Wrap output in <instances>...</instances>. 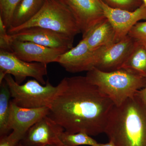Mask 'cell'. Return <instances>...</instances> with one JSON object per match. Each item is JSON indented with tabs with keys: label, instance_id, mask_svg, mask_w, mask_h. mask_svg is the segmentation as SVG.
I'll return each instance as SVG.
<instances>
[{
	"label": "cell",
	"instance_id": "44dd1931",
	"mask_svg": "<svg viewBox=\"0 0 146 146\" xmlns=\"http://www.w3.org/2000/svg\"><path fill=\"white\" fill-rule=\"evenodd\" d=\"M111 8L133 11L143 3L142 0H101Z\"/></svg>",
	"mask_w": 146,
	"mask_h": 146
},
{
	"label": "cell",
	"instance_id": "8fae6325",
	"mask_svg": "<svg viewBox=\"0 0 146 146\" xmlns=\"http://www.w3.org/2000/svg\"><path fill=\"white\" fill-rule=\"evenodd\" d=\"M99 50H91L82 39L76 47L60 55L56 62L69 72H88L95 68Z\"/></svg>",
	"mask_w": 146,
	"mask_h": 146
},
{
	"label": "cell",
	"instance_id": "277c9868",
	"mask_svg": "<svg viewBox=\"0 0 146 146\" xmlns=\"http://www.w3.org/2000/svg\"><path fill=\"white\" fill-rule=\"evenodd\" d=\"M32 27L49 29L74 38L81 33L77 22L61 0H45L44 5L34 17L22 25L7 30L8 34Z\"/></svg>",
	"mask_w": 146,
	"mask_h": 146
},
{
	"label": "cell",
	"instance_id": "ac0fdd59",
	"mask_svg": "<svg viewBox=\"0 0 146 146\" xmlns=\"http://www.w3.org/2000/svg\"><path fill=\"white\" fill-rule=\"evenodd\" d=\"M11 96L5 80L0 82V136L8 135L9 128Z\"/></svg>",
	"mask_w": 146,
	"mask_h": 146
},
{
	"label": "cell",
	"instance_id": "3957f363",
	"mask_svg": "<svg viewBox=\"0 0 146 146\" xmlns=\"http://www.w3.org/2000/svg\"><path fill=\"white\" fill-rule=\"evenodd\" d=\"M85 76L117 106L146 86V77L123 68L104 72L94 68L87 72Z\"/></svg>",
	"mask_w": 146,
	"mask_h": 146
},
{
	"label": "cell",
	"instance_id": "5b68a950",
	"mask_svg": "<svg viewBox=\"0 0 146 146\" xmlns=\"http://www.w3.org/2000/svg\"><path fill=\"white\" fill-rule=\"evenodd\" d=\"M4 80L10 90L11 101L25 108L49 107L58 91V86H53L48 81L44 86L35 79L18 84L9 74H7Z\"/></svg>",
	"mask_w": 146,
	"mask_h": 146
},
{
	"label": "cell",
	"instance_id": "d4e9b609",
	"mask_svg": "<svg viewBox=\"0 0 146 146\" xmlns=\"http://www.w3.org/2000/svg\"><path fill=\"white\" fill-rule=\"evenodd\" d=\"M94 146H115V145H114L113 143H112L111 141H109L108 143H106L105 144H102V143H98L97 145H96Z\"/></svg>",
	"mask_w": 146,
	"mask_h": 146
},
{
	"label": "cell",
	"instance_id": "e0dca14e",
	"mask_svg": "<svg viewBox=\"0 0 146 146\" xmlns=\"http://www.w3.org/2000/svg\"><path fill=\"white\" fill-rule=\"evenodd\" d=\"M146 77V44L136 41L122 67Z\"/></svg>",
	"mask_w": 146,
	"mask_h": 146
},
{
	"label": "cell",
	"instance_id": "f1b7e54d",
	"mask_svg": "<svg viewBox=\"0 0 146 146\" xmlns=\"http://www.w3.org/2000/svg\"></svg>",
	"mask_w": 146,
	"mask_h": 146
},
{
	"label": "cell",
	"instance_id": "9a60e30c",
	"mask_svg": "<svg viewBox=\"0 0 146 146\" xmlns=\"http://www.w3.org/2000/svg\"><path fill=\"white\" fill-rule=\"evenodd\" d=\"M82 39H85L91 50H96L115 43V31L106 18L91 29Z\"/></svg>",
	"mask_w": 146,
	"mask_h": 146
},
{
	"label": "cell",
	"instance_id": "8992f818",
	"mask_svg": "<svg viewBox=\"0 0 146 146\" xmlns=\"http://www.w3.org/2000/svg\"><path fill=\"white\" fill-rule=\"evenodd\" d=\"M47 64L28 62L18 58L13 53L0 49V82L7 74L13 76L15 81L21 84L28 77L33 78L43 85L46 83Z\"/></svg>",
	"mask_w": 146,
	"mask_h": 146
},
{
	"label": "cell",
	"instance_id": "5bb4252c",
	"mask_svg": "<svg viewBox=\"0 0 146 146\" xmlns=\"http://www.w3.org/2000/svg\"><path fill=\"white\" fill-rule=\"evenodd\" d=\"M9 128L21 139L23 138L27 131L35 123L47 116L49 108H25L18 106L11 101Z\"/></svg>",
	"mask_w": 146,
	"mask_h": 146
},
{
	"label": "cell",
	"instance_id": "52a82bcc",
	"mask_svg": "<svg viewBox=\"0 0 146 146\" xmlns=\"http://www.w3.org/2000/svg\"><path fill=\"white\" fill-rule=\"evenodd\" d=\"M71 11L83 38L97 24L105 19L100 0H61Z\"/></svg>",
	"mask_w": 146,
	"mask_h": 146
},
{
	"label": "cell",
	"instance_id": "4316f807",
	"mask_svg": "<svg viewBox=\"0 0 146 146\" xmlns=\"http://www.w3.org/2000/svg\"><path fill=\"white\" fill-rule=\"evenodd\" d=\"M143 1V3L144 4L145 6L146 7V0H142Z\"/></svg>",
	"mask_w": 146,
	"mask_h": 146
},
{
	"label": "cell",
	"instance_id": "9c48e42d",
	"mask_svg": "<svg viewBox=\"0 0 146 146\" xmlns=\"http://www.w3.org/2000/svg\"><path fill=\"white\" fill-rule=\"evenodd\" d=\"M135 42L127 35L119 42L100 49L94 68L104 72H112L121 69Z\"/></svg>",
	"mask_w": 146,
	"mask_h": 146
},
{
	"label": "cell",
	"instance_id": "603a6c76",
	"mask_svg": "<svg viewBox=\"0 0 146 146\" xmlns=\"http://www.w3.org/2000/svg\"><path fill=\"white\" fill-rule=\"evenodd\" d=\"M20 141L21 139L12 132L9 135L1 136L0 146H17Z\"/></svg>",
	"mask_w": 146,
	"mask_h": 146
},
{
	"label": "cell",
	"instance_id": "7c38bea8",
	"mask_svg": "<svg viewBox=\"0 0 146 146\" xmlns=\"http://www.w3.org/2000/svg\"><path fill=\"white\" fill-rule=\"evenodd\" d=\"M106 18L112 25L115 31V43L128 35L131 29L139 21L146 20V7L144 3L133 11L109 7L101 0Z\"/></svg>",
	"mask_w": 146,
	"mask_h": 146
},
{
	"label": "cell",
	"instance_id": "83f0119b",
	"mask_svg": "<svg viewBox=\"0 0 146 146\" xmlns=\"http://www.w3.org/2000/svg\"><path fill=\"white\" fill-rule=\"evenodd\" d=\"M17 146H23L22 145H21V143H18V145H17Z\"/></svg>",
	"mask_w": 146,
	"mask_h": 146
},
{
	"label": "cell",
	"instance_id": "484cf974",
	"mask_svg": "<svg viewBox=\"0 0 146 146\" xmlns=\"http://www.w3.org/2000/svg\"><path fill=\"white\" fill-rule=\"evenodd\" d=\"M46 146H69L68 145H64V144H63L61 141L60 142H58V143H56L54 144H52V145H47Z\"/></svg>",
	"mask_w": 146,
	"mask_h": 146
},
{
	"label": "cell",
	"instance_id": "cb8c5ba5",
	"mask_svg": "<svg viewBox=\"0 0 146 146\" xmlns=\"http://www.w3.org/2000/svg\"><path fill=\"white\" fill-rule=\"evenodd\" d=\"M137 94L146 104V86L138 91Z\"/></svg>",
	"mask_w": 146,
	"mask_h": 146
},
{
	"label": "cell",
	"instance_id": "30bf717a",
	"mask_svg": "<svg viewBox=\"0 0 146 146\" xmlns=\"http://www.w3.org/2000/svg\"><path fill=\"white\" fill-rule=\"evenodd\" d=\"M10 35L13 39L33 42L50 48H64L69 50L73 48L74 38L52 30L39 27L24 29Z\"/></svg>",
	"mask_w": 146,
	"mask_h": 146
},
{
	"label": "cell",
	"instance_id": "ba28073f",
	"mask_svg": "<svg viewBox=\"0 0 146 146\" xmlns=\"http://www.w3.org/2000/svg\"><path fill=\"white\" fill-rule=\"evenodd\" d=\"M68 50L64 48H50L33 42L18 41L10 36L8 51L24 61L47 64L56 62L60 55Z\"/></svg>",
	"mask_w": 146,
	"mask_h": 146
},
{
	"label": "cell",
	"instance_id": "7a4b0ae2",
	"mask_svg": "<svg viewBox=\"0 0 146 146\" xmlns=\"http://www.w3.org/2000/svg\"><path fill=\"white\" fill-rule=\"evenodd\" d=\"M104 133L115 146H146V104L137 93L114 106Z\"/></svg>",
	"mask_w": 146,
	"mask_h": 146
},
{
	"label": "cell",
	"instance_id": "7402d4cb",
	"mask_svg": "<svg viewBox=\"0 0 146 146\" xmlns=\"http://www.w3.org/2000/svg\"><path fill=\"white\" fill-rule=\"evenodd\" d=\"M128 35L135 41L146 42V21L138 23L130 30Z\"/></svg>",
	"mask_w": 146,
	"mask_h": 146
},
{
	"label": "cell",
	"instance_id": "6da1fadb",
	"mask_svg": "<svg viewBox=\"0 0 146 146\" xmlns=\"http://www.w3.org/2000/svg\"><path fill=\"white\" fill-rule=\"evenodd\" d=\"M57 86L47 116L68 133L83 132L90 136L104 133L115 106L109 97L86 76L65 77Z\"/></svg>",
	"mask_w": 146,
	"mask_h": 146
},
{
	"label": "cell",
	"instance_id": "ffe728a7",
	"mask_svg": "<svg viewBox=\"0 0 146 146\" xmlns=\"http://www.w3.org/2000/svg\"><path fill=\"white\" fill-rule=\"evenodd\" d=\"M21 0H0V18L7 29L11 25L14 11Z\"/></svg>",
	"mask_w": 146,
	"mask_h": 146
},
{
	"label": "cell",
	"instance_id": "d6986e66",
	"mask_svg": "<svg viewBox=\"0 0 146 146\" xmlns=\"http://www.w3.org/2000/svg\"><path fill=\"white\" fill-rule=\"evenodd\" d=\"M59 139L63 144L69 146H78L82 145L94 146L98 143L91 136L83 132L72 133H68L64 131L60 134Z\"/></svg>",
	"mask_w": 146,
	"mask_h": 146
},
{
	"label": "cell",
	"instance_id": "2e32d148",
	"mask_svg": "<svg viewBox=\"0 0 146 146\" xmlns=\"http://www.w3.org/2000/svg\"><path fill=\"white\" fill-rule=\"evenodd\" d=\"M44 2L45 0H21L14 11L9 28L18 27L28 22L41 10Z\"/></svg>",
	"mask_w": 146,
	"mask_h": 146
},
{
	"label": "cell",
	"instance_id": "4fadbf2b",
	"mask_svg": "<svg viewBox=\"0 0 146 146\" xmlns=\"http://www.w3.org/2000/svg\"><path fill=\"white\" fill-rule=\"evenodd\" d=\"M61 126L46 116L35 123L20 141L23 146H46L60 142L59 137L64 131Z\"/></svg>",
	"mask_w": 146,
	"mask_h": 146
}]
</instances>
